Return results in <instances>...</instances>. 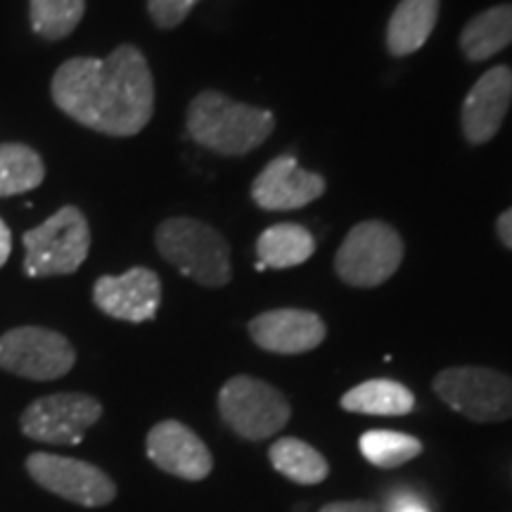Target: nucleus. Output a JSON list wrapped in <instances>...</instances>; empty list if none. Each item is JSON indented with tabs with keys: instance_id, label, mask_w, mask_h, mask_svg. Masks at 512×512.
Returning <instances> with one entry per match:
<instances>
[{
	"instance_id": "obj_1",
	"label": "nucleus",
	"mask_w": 512,
	"mask_h": 512,
	"mask_svg": "<svg viewBox=\"0 0 512 512\" xmlns=\"http://www.w3.org/2000/svg\"><path fill=\"white\" fill-rule=\"evenodd\" d=\"M50 95L76 124L114 138L138 136L155 112V81L136 46H119L105 60L74 57L57 69Z\"/></svg>"
},
{
	"instance_id": "obj_2",
	"label": "nucleus",
	"mask_w": 512,
	"mask_h": 512,
	"mask_svg": "<svg viewBox=\"0 0 512 512\" xmlns=\"http://www.w3.org/2000/svg\"><path fill=\"white\" fill-rule=\"evenodd\" d=\"M188 136L204 150L223 157H242L264 145L275 117L261 107L245 105L219 91H202L188 107Z\"/></svg>"
},
{
	"instance_id": "obj_3",
	"label": "nucleus",
	"mask_w": 512,
	"mask_h": 512,
	"mask_svg": "<svg viewBox=\"0 0 512 512\" xmlns=\"http://www.w3.org/2000/svg\"><path fill=\"white\" fill-rule=\"evenodd\" d=\"M155 245L164 261L176 266L197 285L223 287L233 278L226 238L204 221L188 216L166 219L159 223Z\"/></svg>"
},
{
	"instance_id": "obj_4",
	"label": "nucleus",
	"mask_w": 512,
	"mask_h": 512,
	"mask_svg": "<svg viewBox=\"0 0 512 512\" xmlns=\"http://www.w3.org/2000/svg\"><path fill=\"white\" fill-rule=\"evenodd\" d=\"M24 271L31 278L76 273L91 249V226L81 209H57L48 221L24 233Z\"/></svg>"
},
{
	"instance_id": "obj_5",
	"label": "nucleus",
	"mask_w": 512,
	"mask_h": 512,
	"mask_svg": "<svg viewBox=\"0 0 512 512\" xmlns=\"http://www.w3.org/2000/svg\"><path fill=\"white\" fill-rule=\"evenodd\" d=\"M219 413L230 430L247 441H261L278 434L292 418L285 394L273 384L249 375H235L223 384Z\"/></svg>"
},
{
	"instance_id": "obj_6",
	"label": "nucleus",
	"mask_w": 512,
	"mask_h": 512,
	"mask_svg": "<svg viewBox=\"0 0 512 512\" xmlns=\"http://www.w3.org/2000/svg\"><path fill=\"white\" fill-rule=\"evenodd\" d=\"M401 261V235L384 221H363L337 249L335 271L351 287H377L399 271Z\"/></svg>"
},
{
	"instance_id": "obj_7",
	"label": "nucleus",
	"mask_w": 512,
	"mask_h": 512,
	"mask_svg": "<svg viewBox=\"0 0 512 512\" xmlns=\"http://www.w3.org/2000/svg\"><path fill=\"white\" fill-rule=\"evenodd\" d=\"M434 392L448 408L472 422L512 418V377L491 368H446L434 377Z\"/></svg>"
},
{
	"instance_id": "obj_8",
	"label": "nucleus",
	"mask_w": 512,
	"mask_h": 512,
	"mask_svg": "<svg viewBox=\"0 0 512 512\" xmlns=\"http://www.w3.org/2000/svg\"><path fill=\"white\" fill-rule=\"evenodd\" d=\"M76 363L67 337L48 328H15L0 337V368L17 377L50 382L64 377Z\"/></svg>"
},
{
	"instance_id": "obj_9",
	"label": "nucleus",
	"mask_w": 512,
	"mask_h": 512,
	"mask_svg": "<svg viewBox=\"0 0 512 512\" xmlns=\"http://www.w3.org/2000/svg\"><path fill=\"white\" fill-rule=\"evenodd\" d=\"M102 418V403L88 394L64 392L36 399L22 413L24 437L53 446L81 444L86 432Z\"/></svg>"
},
{
	"instance_id": "obj_10",
	"label": "nucleus",
	"mask_w": 512,
	"mask_h": 512,
	"mask_svg": "<svg viewBox=\"0 0 512 512\" xmlns=\"http://www.w3.org/2000/svg\"><path fill=\"white\" fill-rule=\"evenodd\" d=\"M27 472L50 494L83 508H100L117 498V486L112 479L100 467L83 460L55 456V453H31L27 458Z\"/></svg>"
},
{
	"instance_id": "obj_11",
	"label": "nucleus",
	"mask_w": 512,
	"mask_h": 512,
	"mask_svg": "<svg viewBox=\"0 0 512 512\" xmlns=\"http://www.w3.org/2000/svg\"><path fill=\"white\" fill-rule=\"evenodd\" d=\"M93 302L105 316L145 323L157 316L162 304L159 275L145 266H136L124 275H102L95 280Z\"/></svg>"
},
{
	"instance_id": "obj_12",
	"label": "nucleus",
	"mask_w": 512,
	"mask_h": 512,
	"mask_svg": "<svg viewBox=\"0 0 512 512\" xmlns=\"http://www.w3.org/2000/svg\"><path fill=\"white\" fill-rule=\"evenodd\" d=\"M147 458L159 470L188 482H202L214 467L207 444L178 420H164L152 427L147 434Z\"/></svg>"
},
{
	"instance_id": "obj_13",
	"label": "nucleus",
	"mask_w": 512,
	"mask_h": 512,
	"mask_svg": "<svg viewBox=\"0 0 512 512\" xmlns=\"http://www.w3.org/2000/svg\"><path fill=\"white\" fill-rule=\"evenodd\" d=\"M323 192L325 178L302 169L292 155L271 159L252 183V200L266 211L302 209Z\"/></svg>"
},
{
	"instance_id": "obj_14",
	"label": "nucleus",
	"mask_w": 512,
	"mask_h": 512,
	"mask_svg": "<svg viewBox=\"0 0 512 512\" xmlns=\"http://www.w3.org/2000/svg\"><path fill=\"white\" fill-rule=\"evenodd\" d=\"M512 102V69L494 67L479 76V81L470 88L460 112L463 136L470 145H484L501 131L505 114Z\"/></svg>"
},
{
	"instance_id": "obj_15",
	"label": "nucleus",
	"mask_w": 512,
	"mask_h": 512,
	"mask_svg": "<svg viewBox=\"0 0 512 512\" xmlns=\"http://www.w3.org/2000/svg\"><path fill=\"white\" fill-rule=\"evenodd\" d=\"M249 335L259 349L294 356L320 347L328 328L313 311L275 309L249 320Z\"/></svg>"
},
{
	"instance_id": "obj_16",
	"label": "nucleus",
	"mask_w": 512,
	"mask_h": 512,
	"mask_svg": "<svg viewBox=\"0 0 512 512\" xmlns=\"http://www.w3.org/2000/svg\"><path fill=\"white\" fill-rule=\"evenodd\" d=\"M439 19V0H401L387 24V48L394 57L413 55L427 43Z\"/></svg>"
},
{
	"instance_id": "obj_17",
	"label": "nucleus",
	"mask_w": 512,
	"mask_h": 512,
	"mask_svg": "<svg viewBox=\"0 0 512 512\" xmlns=\"http://www.w3.org/2000/svg\"><path fill=\"white\" fill-rule=\"evenodd\" d=\"M512 43V5H494L465 24L460 48L470 62H484Z\"/></svg>"
},
{
	"instance_id": "obj_18",
	"label": "nucleus",
	"mask_w": 512,
	"mask_h": 512,
	"mask_svg": "<svg viewBox=\"0 0 512 512\" xmlns=\"http://www.w3.org/2000/svg\"><path fill=\"white\" fill-rule=\"evenodd\" d=\"M316 252V240L299 223H278L266 228L256 240V256L266 268H294L309 261Z\"/></svg>"
},
{
	"instance_id": "obj_19",
	"label": "nucleus",
	"mask_w": 512,
	"mask_h": 512,
	"mask_svg": "<svg viewBox=\"0 0 512 512\" xmlns=\"http://www.w3.org/2000/svg\"><path fill=\"white\" fill-rule=\"evenodd\" d=\"M339 403L349 413L394 418V415H408L413 411L415 396L401 382L380 377V380H368L354 389H349Z\"/></svg>"
},
{
	"instance_id": "obj_20",
	"label": "nucleus",
	"mask_w": 512,
	"mask_h": 512,
	"mask_svg": "<svg viewBox=\"0 0 512 512\" xmlns=\"http://www.w3.org/2000/svg\"><path fill=\"white\" fill-rule=\"evenodd\" d=\"M268 458L275 470L280 475L290 479V482L311 486L325 482L330 475L328 460L323 458V453H318L316 448L306 444L302 439L283 437L278 439L268 451Z\"/></svg>"
},
{
	"instance_id": "obj_21",
	"label": "nucleus",
	"mask_w": 512,
	"mask_h": 512,
	"mask_svg": "<svg viewBox=\"0 0 512 512\" xmlns=\"http://www.w3.org/2000/svg\"><path fill=\"white\" fill-rule=\"evenodd\" d=\"M46 178L41 155L22 143L0 145V197H15L36 190Z\"/></svg>"
},
{
	"instance_id": "obj_22",
	"label": "nucleus",
	"mask_w": 512,
	"mask_h": 512,
	"mask_svg": "<svg viewBox=\"0 0 512 512\" xmlns=\"http://www.w3.org/2000/svg\"><path fill=\"white\" fill-rule=\"evenodd\" d=\"M363 458L382 470H394L422 453V441L411 434L392 430H370L358 441Z\"/></svg>"
},
{
	"instance_id": "obj_23",
	"label": "nucleus",
	"mask_w": 512,
	"mask_h": 512,
	"mask_svg": "<svg viewBox=\"0 0 512 512\" xmlns=\"http://www.w3.org/2000/svg\"><path fill=\"white\" fill-rule=\"evenodd\" d=\"M86 0H31V29L48 41H62L79 27Z\"/></svg>"
},
{
	"instance_id": "obj_24",
	"label": "nucleus",
	"mask_w": 512,
	"mask_h": 512,
	"mask_svg": "<svg viewBox=\"0 0 512 512\" xmlns=\"http://www.w3.org/2000/svg\"><path fill=\"white\" fill-rule=\"evenodd\" d=\"M200 0H147V12L159 29H176Z\"/></svg>"
},
{
	"instance_id": "obj_25",
	"label": "nucleus",
	"mask_w": 512,
	"mask_h": 512,
	"mask_svg": "<svg viewBox=\"0 0 512 512\" xmlns=\"http://www.w3.org/2000/svg\"><path fill=\"white\" fill-rule=\"evenodd\" d=\"M382 512H432L430 503L425 501V496L415 494V491H394L387 498Z\"/></svg>"
},
{
	"instance_id": "obj_26",
	"label": "nucleus",
	"mask_w": 512,
	"mask_h": 512,
	"mask_svg": "<svg viewBox=\"0 0 512 512\" xmlns=\"http://www.w3.org/2000/svg\"><path fill=\"white\" fill-rule=\"evenodd\" d=\"M320 512H382V508L373 501H337L328 503Z\"/></svg>"
},
{
	"instance_id": "obj_27",
	"label": "nucleus",
	"mask_w": 512,
	"mask_h": 512,
	"mask_svg": "<svg viewBox=\"0 0 512 512\" xmlns=\"http://www.w3.org/2000/svg\"><path fill=\"white\" fill-rule=\"evenodd\" d=\"M496 230H498V238H501L503 245L512 249V207L498 216Z\"/></svg>"
},
{
	"instance_id": "obj_28",
	"label": "nucleus",
	"mask_w": 512,
	"mask_h": 512,
	"mask_svg": "<svg viewBox=\"0 0 512 512\" xmlns=\"http://www.w3.org/2000/svg\"><path fill=\"white\" fill-rule=\"evenodd\" d=\"M12 252V233L8 228V223L0 219V268L8 264Z\"/></svg>"
}]
</instances>
